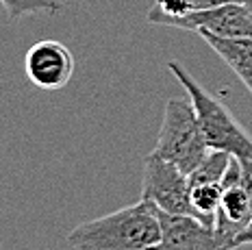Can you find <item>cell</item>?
Instances as JSON below:
<instances>
[{
	"mask_svg": "<svg viewBox=\"0 0 252 250\" xmlns=\"http://www.w3.org/2000/svg\"><path fill=\"white\" fill-rule=\"evenodd\" d=\"M191 189V205L196 209L198 220L213 226L215 222V211L220 205V196H222V183H204L189 187Z\"/></svg>",
	"mask_w": 252,
	"mask_h": 250,
	"instance_id": "obj_11",
	"label": "cell"
},
{
	"mask_svg": "<svg viewBox=\"0 0 252 250\" xmlns=\"http://www.w3.org/2000/svg\"><path fill=\"white\" fill-rule=\"evenodd\" d=\"M198 35L218 53L220 59L241 79L252 94V39L250 37H218L207 31H198Z\"/></svg>",
	"mask_w": 252,
	"mask_h": 250,
	"instance_id": "obj_9",
	"label": "cell"
},
{
	"mask_svg": "<svg viewBox=\"0 0 252 250\" xmlns=\"http://www.w3.org/2000/svg\"><path fill=\"white\" fill-rule=\"evenodd\" d=\"M207 153L209 146L204 142L191 100L170 98L165 102L163 122H161V131L152 155L170 161L181 172L189 174Z\"/></svg>",
	"mask_w": 252,
	"mask_h": 250,
	"instance_id": "obj_3",
	"label": "cell"
},
{
	"mask_svg": "<svg viewBox=\"0 0 252 250\" xmlns=\"http://www.w3.org/2000/svg\"><path fill=\"white\" fill-rule=\"evenodd\" d=\"M167 67L178 79V83L187 90L209 148L224 150V153L233 155L237 159H252V137L235 120L228 107L220 102L215 96H211L178 61H170Z\"/></svg>",
	"mask_w": 252,
	"mask_h": 250,
	"instance_id": "obj_2",
	"label": "cell"
},
{
	"mask_svg": "<svg viewBox=\"0 0 252 250\" xmlns=\"http://www.w3.org/2000/svg\"><path fill=\"white\" fill-rule=\"evenodd\" d=\"M198 11V0H155V7L148 11V22L165 24L174 18H183Z\"/></svg>",
	"mask_w": 252,
	"mask_h": 250,
	"instance_id": "obj_12",
	"label": "cell"
},
{
	"mask_svg": "<svg viewBox=\"0 0 252 250\" xmlns=\"http://www.w3.org/2000/svg\"><path fill=\"white\" fill-rule=\"evenodd\" d=\"M241 2H244V4H246V7H248V9H250V11H252V0H241Z\"/></svg>",
	"mask_w": 252,
	"mask_h": 250,
	"instance_id": "obj_16",
	"label": "cell"
},
{
	"mask_svg": "<svg viewBox=\"0 0 252 250\" xmlns=\"http://www.w3.org/2000/svg\"><path fill=\"white\" fill-rule=\"evenodd\" d=\"M141 198L150 200L155 207L167 213L178 216H196L191 205V189L185 172H181L174 163L148 155L144 161V181H141Z\"/></svg>",
	"mask_w": 252,
	"mask_h": 250,
	"instance_id": "obj_4",
	"label": "cell"
},
{
	"mask_svg": "<svg viewBox=\"0 0 252 250\" xmlns=\"http://www.w3.org/2000/svg\"><path fill=\"white\" fill-rule=\"evenodd\" d=\"M155 213L161 226V239L150 250H228L215 228L198 218L167 213L159 207H155Z\"/></svg>",
	"mask_w": 252,
	"mask_h": 250,
	"instance_id": "obj_7",
	"label": "cell"
},
{
	"mask_svg": "<svg viewBox=\"0 0 252 250\" xmlns=\"http://www.w3.org/2000/svg\"><path fill=\"white\" fill-rule=\"evenodd\" d=\"M9 20H20L31 13H57L63 9L59 0H0Z\"/></svg>",
	"mask_w": 252,
	"mask_h": 250,
	"instance_id": "obj_13",
	"label": "cell"
},
{
	"mask_svg": "<svg viewBox=\"0 0 252 250\" xmlns=\"http://www.w3.org/2000/svg\"><path fill=\"white\" fill-rule=\"evenodd\" d=\"M76 61L72 50L57 39H41L26 50L24 74L44 92L63 90L72 81Z\"/></svg>",
	"mask_w": 252,
	"mask_h": 250,
	"instance_id": "obj_5",
	"label": "cell"
},
{
	"mask_svg": "<svg viewBox=\"0 0 252 250\" xmlns=\"http://www.w3.org/2000/svg\"><path fill=\"white\" fill-rule=\"evenodd\" d=\"M252 222L250 196L241 183V168L237 157L230 159V165L222 181V196L215 211L213 228L228 250H235V239Z\"/></svg>",
	"mask_w": 252,
	"mask_h": 250,
	"instance_id": "obj_6",
	"label": "cell"
},
{
	"mask_svg": "<svg viewBox=\"0 0 252 250\" xmlns=\"http://www.w3.org/2000/svg\"><path fill=\"white\" fill-rule=\"evenodd\" d=\"M161 239V226L150 200L107 213L72 228L67 244L74 250H150Z\"/></svg>",
	"mask_w": 252,
	"mask_h": 250,
	"instance_id": "obj_1",
	"label": "cell"
},
{
	"mask_svg": "<svg viewBox=\"0 0 252 250\" xmlns=\"http://www.w3.org/2000/svg\"><path fill=\"white\" fill-rule=\"evenodd\" d=\"M165 27L187 29V31H207L218 37H250L252 39V11L244 2H226L220 7L193 11L183 18H174Z\"/></svg>",
	"mask_w": 252,
	"mask_h": 250,
	"instance_id": "obj_8",
	"label": "cell"
},
{
	"mask_svg": "<svg viewBox=\"0 0 252 250\" xmlns=\"http://www.w3.org/2000/svg\"><path fill=\"white\" fill-rule=\"evenodd\" d=\"M241 168V183L250 196V207H252V159H237Z\"/></svg>",
	"mask_w": 252,
	"mask_h": 250,
	"instance_id": "obj_14",
	"label": "cell"
},
{
	"mask_svg": "<svg viewBox=\"0 0 252 250\" xmlns=\"http://www.w3.org/2000/svg\"><path fill=\"white\" fill-rule=\"evenodd\" d=\"M244 244H252V222L237 235V239H235V248L244 246Z\"/></svg>",
	"mask_w": 252,
	"mask_h": 250,
	"instance_id": "obj_15",
	"label": "cell"
},
{
	"mask_svg": "<svg viewBox=\"0 0 252 250\" xmlns=\"http://www.w3.org/2000/svg\"><path fill=\"white\" fill-rule=\"evenodd\" d=\"M230 159H233V155L224 153V150L209 148V153L202 157L200 163L187 174L189 187L204 185V183H222L224 174H226L230 165Z\"/></svg>",
	"mask_w": 252,
	"mask_h": 250,
	"instance_id": "obj_10",
	"label": "cell"
}]
</instances>
